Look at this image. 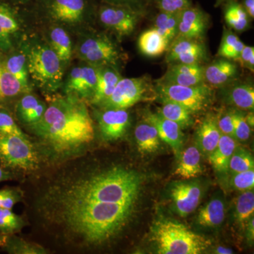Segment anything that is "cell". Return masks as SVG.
<instances>
[{
  "label": "cell",
  "instance_id": "1",
  "mask_svg": "<svg viewBox=\"0 0 254 254\" xmlns=\"http://www.w3.org/2000/svg\"><path fill=\"white\" fill-rule=\"evenodd\" d=\"M29 127L41 145L56 157L79 151L95 137L93 120L84 100L72 95L53 97L43 118Z\"/></svg>",
  "mask_w": 254,
  "mask_h": 254
},
{
  "label": "cell",
  "instance_id": "2",
  "mask_svg": "<svg viewBox=\"0 0 254 254\" xmlns=\"http://www.w3.org/2000/svg\"><path fill=\"white\" fill-rule=\"evenodd\" d=\"M142 184L136 172L122 166L101 171L76 170L62 176L59 194L66 205L136 203Z\"/></svg>",
  "mask_w": 254,
  "mask_h": 254
},
{
  "label": "cell",
  "instance_id": "3",
  "mask_svg": "<svg viewBox=\"0 0 254 254\" xmlns=\"http://www.w3.org/2000/svg\"><path fill=\"white\" fill-rule=\"evenodd\" d=\"M30 78L47 94L63 86L65 68L46 40L33 38L25 43Z\"/></svg>",
  "mask_w": 254,
  "mask_h": 254
},
{
  "label": "cell",
  "instance_id": "4",
  "mask_svg": "<svg viewBox=\"0 0 254 254\" xmlns=\"http://www.w3.org/2000/svg\"><path fill=\"white\" fill-rule=\"evenodd\" d=\"M152 240L160 254H198L211 245L204 237L180 222L160 219L152 227Z\"/></svg>",
  "mask_w": 254,
  "mask_h": 254
},
{
  "label": "cell",
  "instance_id": "5",
  "mask_svg": "<svg viewBox=\"0 0 254 254\" xmlns=\"http://www.w3.org/2000/svg\"><path fill=\"white\" fill-rule=\"evenodd\" d=\"M35 8L52 23L80 33L96 12L93 0H34Z\"/></svg>",
  "mask_w": 254,
  "mask_h": 254
},
{
  "label": "cell",
  "instance_id": "6",
  "mask_svg": "<svg viewBox=\"0 0 254 254\" xmlns=\"http://www.w3.org/2000/svg\"><path fill=\"white\" fill-rule=\"evenodd\" d=\"M74 53L81 62L97 66H117L123 58L118 45L104 33L81 32Z\"/></svg>",
  "mask_w": 254,
  "mask_h": 254
},
{
  "label": "cell",
  "instance_id": "7",
  "mask_svg": "<svg viewBox=\"0 0 254 254\" xmlns=\"http://www.w3.org/2000/svg\"><path fill=\"white\" fill-rule=\"evenodd\" d=\"M0 165L11 171H31L38 167V154L27 137L0 133Z\"/></svg>",
  "mask_w": 254,
  "mask_h": 254
},
{
  "label": "cell",
  "instance_id": "8",
  "mask_svg": "<svg viewBox=\"0 0 254 254\" xmlns=\"http://www.w3.org/2000/svg\"><path fill=\"white\" fill-rule=\"evenodd\" d=\"M156 93L161 99L171 100L182 105L192 114L201 113L213 99L212 87L206 83L194 86H183L156 81Z\"/></svg>",
  "mask_w": 254,
  "mask_h": 254
},
{
  "label": "cell",
  "instance_id": "9",
  "mask_svg": "<svg viewBox=\"0 0 254 254\" xmlns=\"http://www.w3.org/2000/svg\"><path fill=\"white\" fill-rule=\"evenodd\" d=\"M148 76L122 78L111 95L99 107L102 109H128L156 93Z\"/></svg>",
  "mask_w": 254,
  "mask_h": 254
},
{
  "label": "cell",
  "instance_id": "10",
  "mask_svg": "<svg viewBox=\"0 0 254 254\" xmlns=\"http://www.w3.org/2000/svg\"><path fill=\"white\" fill-rule=\"evenodd\" d=\"M141 11L123 6L103 3L96 9L98 21L120 38L131 35L136 29Z\"/></svg>",
  "mask_w": 254,
  "mask_h": 254
},
{
  "label": "cell",
  "instance_id": "11",
  "mask_svg": "<svg viewBox=\"0 0 254 254\" xmlns=\"http://www.w3.org/2000/svg\"><path fill=\"white\" fill-rule=\"evenodd\" d=\"M98 82V66L83 63L73 66L63 81L65 94L91 100Z\"/></svg>",
  "mask_w": 254,
  "mask_h": 254
},
{
  "label": "cell",
  "instance_id": "12",
  "mask_svg": "<svg viewBox=\"0 0 254 254\" xmlns=\"http://www.w3.org/2000/svg\"><path fill=\"white\" fill-rule=\"evenodd\" d=\"M167 52L166 61L169 63L201 64L207 59L206 48L198 40L175 38Z\"/></svg>",
  "mask_w": 254,
  "mask_h": 254
},
{
  "label": "cell",
  "instance_id": "13",
  "mask_svg": "<svg viewBox=\"0 0 254 254\" xmlns=\"http://www.w3.org/2000/svg\"><path fill=\"white\" fill-rule=\"evenodd\" d=\"M103 110L98 118L102 137L107 141L120 139L129 126V113L127 109Z\"/></svg>",
  "mask_w": 254,
  "mask_h": 254
},
{
  "label": "cell",
  "instance_id": "14",
  "mask_svg": "<svg viewBox=\"0 0 254 254\" xmlns=\"http://www.w3.org/2000/svg\"><path fill=\"white\" fill-rule=\"evenodd\" d=\"M208 27L206 14L199 8L190 6L179 14L176 38L201 41Z\"/></svg>",
  "mask_w": 254,
  "mask_h": 254
},
{
  "label": "cell",
  "instance_id": "15",
  "mask_svg": "<svg viewBox=\"0 0 254 254\" xmlns=\"http://www.w3.org/2000/svg\"><path fill=\"white\" fill-rule=\"evenodd\" d=\"M145 121L156 128L160 139L170 145L174 154L179 158L183 145V133L181 127L177 123L164 118L160 113L148 112L145 115Z\"/></svg>",
  "mask_w": 254,
  "mask_h": 254
},
{
  "label": "cell",
  "instance_id": "16",
  "mask_svg": "<svg viewBox=\"0 0 254 254\" xmlns=\"http://www.w3.org/2000/svg\"><path fill=\"white\" fill-rule=\"evenodd\" d=\"M157 81L183 86H198L205 83L204 66L194 64H172L166 73Z\"/></svg>",
  "mask_w": 254,
  "mask_h": 254
},
{
  "label": "cell",
  "instance_id": "17",
  "mask_svg": "<svg viewBox=\"0 0 254 254\" xmlns=\"http://www.w3.org/2000/svg\"><path fill=\"white\" fill-rule=\"evenodd\" d=\"M170 191L175 210L183 218L193 213L199 204L201 190L194 182H177Z\"/></svg>",
  "mask_w": 254,
  "mask_h": 254
},
{
  "label": "cell",
  "instance_id": "18",
  "mask_svg": "<svg viewBox=\"0 0 254 254\" xmlns=\"http://www.w3.org/2000/svg\"><path fill=\"white\" fill-rule=\"evenodd\" d=\"M45 40L54 50L66 69L73 55L72 40L69 31L60 25H53L48 30Z\"/></svg>",
  "mask_w": 254,
  "mask_h": 254
},
{
  "label": "cell",
  "instance_id": "19",
  "mask_svg": "<svg viewBox=\"0 0 254 254\" xmlns=\"http://www.w3.org/2000/svg\"><path fill=\"white\" fill-rule=\"evenodd\" d=\"M48 105L36 95L26 93L21 97L15 108L16 118L26 126L38 123L46 113Z\"/></svg>",
  "mask_w": 254,
  "mask_h": 254
},
{
  "label": "cell",
  "instance_id": "20",
  "mask_svg": "<svg viewBox=\"0 0 254 254\" xmlns=\"http://www.w3.org/2000/svg\"><path fill=\"white\" fill-rule=\"evenodd\" d=\"M123 78L117 66L104 65L98 66V82L93 98L92 105L100 106L111 95L120 80Z\"/></svg>",
  "mask_w": 254,
  "mask_h": 254
},
{
  "label": "cell",
  "instance_id": "21",
  "mask_svg": "<svg viewBox=\"0 0 254 254\" xmlns=\"http://www.w3.org/2000/svg\"><path fill=\"white\" fill-rule=\"evenodd\" d=\"M237 65L230 60L220 59L204 67L205 83L212 88L227 84L237 76Z\"/></svg>",
  "mask_w": 254,
  "mask_h": 254
},
{
  "label": "cell",
  "instance_id": "22",
  "mask_svg": "<svg viewBox=\"0 0 254 254\" xmlns=\"http://www.w3.org/2000/svg\"><path fill=\"white\" fill-rule=\"evenodd\" d=\"M221 135L216 118L212 115H208L197 129L196 143L198 149L208 156L218 146Z\"/></svg>",
  "mask_w": 254,
  "mask_h": 254
},
{
  "label": "cell",
  "instance_id": "23",
  "mask_svg": "<svg viewBox=\"0 0 254 254\" xmlns=\"http://www.w3.org/2000/svg\"><path fill=\"white\" fill-rule=\"evenodd\" d=\"M174 175L184 180L194 178L202 173L201 153L197 145H191L182 152Z\"/></svg>",
  "mask_w": 254,
  "mask_h": 254
},
{
  "label": "cell",
  "instance_id": "24",
  "mask_svg": "<svg viewBox=\"0 0 254 254\" xmlns=\"http://www.w3.org/2000/svg\"><path fill=\"white\" fill-rule=\"evenodd\" d=\"M4 64L8 71L19 81L26 91L30 93L31 91V78L28 71L25 43L19 50L10 55Z\"/></svg>",
  "mask_w": 254,
  "mask_h": 254
},
{
  "label": "cell",
  "instance_id": "25",
  "mask_svg": "<svg viewBox=\"0 0 254 254\" xmlns=\"http://www.w3.org/2000/svg\"><path fill=\"white\" fill-rule=\"evenodd\" d=\"M237 145L235 138L222 134L218 146L213 153L208 155L210 165L217 172L225 173L228 172L229 163Z\"/></svg>",
  "mask_w": 254,
  "mask_h": 254
},
{
  "label": "cell",
  "instance_id": "26",
  "mask_svg": "<svg viewBox=\"0 0 254 254\" xmlns=\"http://www.w3.org/2000/svg\"><path fill=\"white\" fill-rule=\"evenodd\" d=\"M170 43L154 28L142 33L138 46L142 54L150 58L160 56L168 50Z\"/></svg>",
  "mask_w": 254,
  "mask_h": 254
},
{
  "label": "cell",
  "instance_id": "27",
  "mask_svg": "<svg viewBox=\"0 0 254 254\" xmlns=\"http://www.w3.org/2000/svg\"><path fill=\"white\" fill-rule=\"evenodd\" d=\"M137 148L141 154L155 153L160 148V138L154 126L144 122L138 124L134 131Z\"/></svg>",
  "mask_w": 254,
  "mask_h": 254
},
{
  "label": "cell",
  "instance_id": "28",
  "mask_svg": "<svg viewBox=\"0 0 254 254\" xmlns=\"http://www.w3.org/2000/svg\"><path fill=\"white\" fill-rule=\"evenodd\" d=\"M225 217V206L220 198H214L200 209L197 223L201 227L215 228L222 225Z\"/></svg>",
  "mask_w": 254,
  "mask_h": 254
},
{
  "label": "cell",
  "instance_id": "29",
  "mask_svg": "<svg viewBox=\"0 0 254 254\" xmlns=\"http://www.w3.org/2000/svg\"><path fill=\"white\" fill-rule=\"evenodd\" d=\"M226 99L237 108L244 110H254V88L249 83L233 85L226 91Z\"/></svg>",
  "mask_w": 254,
  "mask_h": 254
},
{
  "label": "cell",
  "instance_id": "30",
  "mask_svg": "<svg viewBox=\"0 0 254 254\" xmlns=\"http://www.w3.org/2000/svg\"><path fill=\"white\" fill-rule=\"evenodd\" d=\"M163 106L158 113L164 118L177 123L182 128H187L193 124V114L185 107L171 101L162 99Z\"/></svg>",
  "mask_w": 254,
  "mask_h": 254
},
{
  "label": "cell",
  "instance_id": "31",
  "mask_svg": "<svg viewBox=\"0 0 254 254\" xmlns=\"http://www.w3.org/2000/svg\"><path fill=\"white\" fill-rule=\"evenodd\" d=\"M26 93L22 85L8 71L4 64L0 62V102L13 99Z\"/></svg>",
  "mask_w": 254,
  "mask_h": 254
},
{
  "label": "cell",
  "instance_id": "32",
  "mask_svg": "<svg viewBox=\"0 0 254 254\" xmlns=\"http://www.w3.org/2000/svg\"><path fill=\"white\" fill-rule=\"evenodd\" d=\"M250 16L246 12L242 5L231 0L227 2L225 10V20L229 26L235 31H245L250 23Z\"/></svg>",
  "mask_w": 254,
  "mask_h": 254
},
{
  "label": "cell",
  "instance_id": "33",
  "mask_svg": "<svg viewBox=\"0 0 254 254\" xmlns=\"http://www.w3.org/2000/svg\"><path fill=\"white\" fill-rule=\"evenodd\" d=\"M179 14L160 11L155 18V29H156L170 43L173 41L177 35Z\"/></svg>",
  "mask_w": 254,
  "mask_h": 254
},
{
  "label": "cell",
  "instance_id": "34",
  "mask_svg": "<svg viewBox=\"0 0 254 254\" xmlns=\"http://www.w3.org/2000/svg\"><path fill=\"white\" fill-rule=\"evenodd\" d=\"M254 190L242 191L239 195L235 206V220L241 226L245 227L246 224L254 217Z\"/></svg>",
  "mask_w": 254,
  "mask_h": 254
},
{
  "label": "cell",
  "instance_id": "35",
  "mask_svg": "<svg viewBox=\"0 0 254 254\" xmlns=\"http://www.w3.org/2000/svg\"><path fill=\"white\" fill-rule=\"evenodd\" d=\"M245 46L243 42L235 33L225 31L219 48L218 56L235 61L240 56Z\"/></svg>",
  "mask_w": 254,
  "mask_h": 254
},
{
  "label": "cell",
  "instance_id": "36",
  "mask_svg": "<svg viewBox=\"0 0 254 254\" xmlns=\"http://www.w3.org/2000/svg\"><path fill=\"white\" fill-rule=\"evenodd\" d=\"M24 226L22 218L12 211V209L0 208V234L10 236L19 232Z\"/></svg>",
  "mask_w": 254,
  "mask_h": 254
},
{
  "label": "cell",
  "instance_id": "37",
  "mask_svg": "<svg viewBox=\"0 0 254 254\" xmlns=\"http://www.w3.org/2000/svg\"><path fill=\"white\" fill-rule=\"evenodd\" d=\"M254 167V158L250 152L242 147L237 146L230 158L228 171L232 175H234L247 170H253Z\"/></svg>",
  "mask_w": 254,
  "mask_h": 254
},
{
  "label": "cell",
  "instance_id": "38",
  "mask_svg": "<svg viewBox=\"0 0 254 254\" xmlns=\"http://www.w3.org/2000/svg\"><path fill=\"white\" fill-rule=\"evenodd\" d=\"M16 10L11 5L0 1V27L7 34H14L19 30Z\"/></svg>",
  "mask_w": 254,
  "mask_h": 254
},
{
  "label": "cell",
  "instance_id": "39",
  "mask_svg": "<svg viewBox=\"0 0 254 254\" xmlns=\"http://www.w3.org/2000/svg\"><path fill=\"white\" fill-rule=\"evenodd\" d=\"M4 250L10 254H43V250L38 246L31 245L13 235L6 236L4 245Z\"/></svg>",
  "mask_w": 254,
  "mask_h": 254
},
{
  "label": "cell",
  "instance_id": "40",
  "mask_svg": "<svg viewBox=\"0 0 254 254\" xmlns=\"http://www.w3.org/2000/svg\"><path fill=\"white\" fill-rule=\"evenodd\" d=\"M0 133L27 137L19 128L8 110L0 107Z\"/></svg>",
  "mask_w": 254,
  "mask_h": 254
},
{
  "label": "cell",
  "instance_id": "41",
  "mask_svg": "<svg viewBox=\"0 0 254 254\" xmlns=\"http://www.w3.org/2000/svg\"><path fill=\"white\" fill-rule=\"evenodd\" d=\"M232 187L235 190L245 191V190H254V170H250L232 175Z\"/></svg>",
  "mask_w": 254,
  "mask_h": 254
},
{
  "label": "cell",
  "instance_id": "42",
  "mask_svg": "<svg viewBox=\"0 0 254 254\" xmlns=\"http://www.w3.org/2000/svg\"><path fill=\"white\" fill-rule=\"evenodd\" d=\"M235 138L240 141H247L250 138L251 127L246 120L245 115L241 112H233Z\"/></svg>",
  "mask_w": 254,
  "mask_h": 254
},
{
  "label": "cell",
  "instance_id": "43",
  "mask_svg": "<svg viewBox=\"0 0 254 254\" xmlns=\"http://www.w3.org/2000/svg\"><path fill=\"white\" fill-rule=\"evenodd\" d=\"M150 1V0H149ZM154 1L160 11L179 14L191 6L190 0H150Z\"/></svg>",
  "mask_w": 254,
  "mask_h": 254
},
{
  "label": "cell",
  "instance_id": "44",
  "mask_svg": "<svg viewBox=\"0 0 254 254\" xmlns=\"http://www.w3.org/2000/svg\"><path fill=\"white\" fill-rule=\"evenodd\" d=\"M22 196L19 189L7 187L0 190V208L12 209Z\"/></svg>",
  "mask_w": 254,
  "mask_h": 254
},
{
  "label": "cell",
  "instance_id": "45",
  "mask_svg": "<svg viewBox=\"0 0 254 254\" xmlns=\"http://www.w3.org/2000/svg\"><path fill=\"white\" fill-rule=\"evenodd\" d=\"M216 120L220 133L235 138L233 112H226V113H222L218 118H216Z\"/></svg>",
  "mask_w": 254,
  "mask_h": 254
},
{
  "label": "cell",
  "instance_id": "46",
  "mask_svg": "<svg viewBox=\"0 0 254 254\" xmlns=\"http://www.w3.org/2000/svg\"><path fill=\"white\" fill-rule=\"evenodd\" d=\"M235 61L238 62L241 66L248 68L254 72V47L245 46L240 53V56Z\"/></svg>",
  "mask_w": 254,
  "mask_h": 254
},
{
  "label": "cell",
  "instance_id": "47",
  "mask_svg": "<svg viewBox=\"0 0 254 254\" xmlns=\"http://www.w3.org/2000/svg\"><path fill=\"white\" fill-rule=\"evenodd\" d=\"M101 1L103 3H107V4L123 5V6H129L141 11L145 3L149 0H101Z\"/></svg>",
  "mask_w": 254,
  "mask_h": 254
},
{
  "label": "cell",
  "instance_id": "48",
  "mask_svg": "<svg viewBox=\"0 0 254 254\" xmlns=\"http://www.w3.org/2000/svg\"><path fill=\"white\" fill-rule=\"evenodd\" d=\"M9 35L7 34L0 27V46L3 49H9L11 46V42H10Z\"/></svg>",
  "mask_w": 254,
  "mask_h": 254
},
{
  "label": "cell",
  "instance_id": "49",
  "mask_svg": "<svg viewBox=\"0 0 254 254\" xmlns=\"http://www.w3.org/2000/svg\"><path fill=\"white\" fill-rule=\"evenodd\" d=\"M254 218H252L246 224V237L249 242H254Z\"/></svg>",
  "mask_w": 254,
  "mask_h": 254
},
{
  "label": "cell",
  "instance_id": "50",
  "mask_svg": "<svg viewBox=\"0 0 254 254\" xmlns=\"http://www.w3.org/2000/svg\"><path fill=\"white\" fill-rule=\"evenodd\" d=\"M250 18L254 17V0H243L242 4Z\"/></svg>",
  "mask_w": 254,
  "mask_h": 254
},
{
  "label": "cell",
  "instance_id": "51",
  "mask_svg": "<svg viewBox=\"0 0 254 254\" xmlns=\"http://www.w3.org/2000/svg\"><path fill=\"white\" fill-rule=\"evenodd\" d=\"M13 177L14 176H13L11 170H7L0 165V182L12 180Z\"/></svg>",
  "mask_w": 254,
  "mask_h": 254
},
{
  "label": "cell",
  "instance_id": "52",
  "mask_svg": "<svg viewBox=\"0 0 254 254\" xmlns=\"http://www.w3.org/2000/svg\"><path fill=\"white\" fill-rule=\"evenodd\" d=\"M246 120H247V123L251 127H254V113L250 112V113L245 115Z\"/></svg>",
  "mask_w": 254,
  "mask_h": 254
},
{
  "label": "cell",
  "instance_id": "53",
  "mask_svg": "<svg viewBox=\"0 0 254 254\" xmlns=\"http://www.w3.org/2000/svg\"><path fill=\"white\" fill-rule=\"evenodd\" d=\"M231 250H226L225 248H219L217 250V253L218 254H232Z\"/></svg>",
  "mask_w": 254,
  "mask_h": 254
},
{
  "label": "cell",
  "instance_id": "54",
  "mask_svg": "<svg viewBox=\"0 0 254 254\" xmlns=\"http://www.w3.org/2000/svg\"><path fill=\"white\" fill-rule=\"evenodd\" d=\"M231 1V0H216V2H215V6H220L224 3L228 2V1Z\"/></svg>",
  "mask_w": 254,
  "mask_h": 254
},
{
  "label": "cell",
  "instance_id": "55",
  "mask_svg": "<svg viewBox=\"0 0 254 254\" xmlns=\"http://www.w3.org/2000/svg\"><path fill=\"white\" fill-rule=\"evenodd\" d=\"M6 236H4V235L0 234V247L4 245L5 240H6Z\"/></svg>",
  "mask_w": 254,
  "mask_h": 254
}]
</instances>
